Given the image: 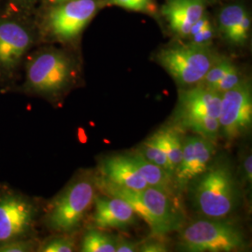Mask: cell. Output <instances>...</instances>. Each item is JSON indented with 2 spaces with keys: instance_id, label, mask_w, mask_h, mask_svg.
Returning <instances> with one entry per match:
<instances>
[{
  "instance_id": "cell-28",
  "label": "cell",
  "mask_w": 252,
  "mask_h": 252,
  "mask_svg": "<svg viewBox=\"0 0 252 252\" xmlns=\"http://www.w3.org/2000/svg\"><path fill=\"white\" fill-rule=\"evenodd\" d=\"M155 238H151L146 240L142 244L138 245L137 252H167V246L163 241L160 240L159 237L155 235Z\"/></svg>"
},
{
  "instance_id": "cell-26",
  "label": "cell",
  "mask_w": 252,
  "mask_h": 252,
  "mask_svg": "<svg viewBox=\"0 0 252 252\" xmlns=\"http://www.w3.org/2000/svg\"><path fill=\"white\" fill-rule=\"evenodd\" d=\"M108 4L124 9L148 12L153 9V0H108Z\"/></svg>"
},
{
  "instance_id": "cell-16",
  "label": "cell",
  "mask_w": 252,
  "mask_h": 252,
  "mask_svg": "<svg viewBox=\"0 0 252 252\" xmlns=\"http://www.w3.org/2000/svg\"><path fill=\"white\" fill-rule=\"evenodd\" d=\"M127 155L149 186L174 195V192L177 189L174 178L170 174L162 169V167L146 160L137 152H133Z\"/></svg>"
},
{
  "instance_id": "cell-9",
  "label": "cell",
  "mask_w": 252,
  "mask_h": 252,
  "mask_svg": "<svg viewBox=\"0 0 252 252\" xmlns=\"http://www.w3.org/2000/svg\"><path fill=\"white\" fill-rule=\"evenodd\" d=\"M136 194L144 207L145 221L153 235L162 236L183 227L184 215L174 201V195L151 186L136 190Z\"/></svg>"
},
{
  "instance_id": "cell-12",
  "label": "cell",
  "mask_w": 252,
  "mask_h": 252,
  "mask_svg": "<svg viewBox=\"0 0 252 252\" xmlns=\"http://www.w3.org/2000/svg\"><path fill=\"white\" fill-rule=\"evenodd\" d=\"M92 216L94 227L98 229L127 230L135 225L138 216L125 200L108 194L95 195Z\"/></svg>"
},
{
  "instance_id": "cell-2",
  "label": "cell",
  "mask_w": 252,
  "mask_h": 252,
  "mask_svg": "<svg viewBox=\"0 0 252 252\" xmlns=\"http://www.w3.org/2000/svg\"><path fill=\"white\" fill-rule=\"evenodd\" d=\"M95 175L78 172L54 198L46 202L40 226L51 234H79L96 195Z\"/></svg>"
},
{
  "instance_id": "cell-1",
  "label": "cell",
  "mask_w": 252,
  "mask_h": 252,
  "mask_svg": "<svg viewBox=\"0 0 252 252\" xmlns=\"http://www.w3.org/2000/svg\"><path fill=\"white\" fill-rule=\"evenodd\" d=\"M77 78L78 64L70 54L54 48L42 49L27 59L26 81L20 91L56 106L75 86Z\"/></svg>"
},
{
  "instance_id": "cell-31",
  "label": "cell",
  "mask_w": 252,
  "mask_h": 252,
  "mask_svg": "<svg viewBox=\"0 0 252 252\" xmlns=\"http://www.w3.org/2000/svg\"><path fill=\"white\" fill-rule=\"evenodd\" d=\"M54 1H56V2H65V1H68V0H54Z\"/></svg>"
},
{
  "instance_id": "cell-6",
  "label": "cell",
  "mask_w": 252,
  "mask_h": 252,
  "mask_svg": "<svg viewBox=\"0 0 252 252\" xmlns=\"http://www.w3.org/2000/svg\"><path fill=\"white\" fill-rule=\"evenodd\" d=\"M156 59L180 86L189 88L202 82L219 57L209 47L189 43L163 48Z\"/></svg>"
},
{
  "instance_id": "cell-17",
  "label": "cell",
  "mask_w": 252,
  "mask_h": 252,
  "mask_svg": "<svg viewBox=\"0 0 252 252\" xmlns=\"http://www.w3.org/2000/svg\"><path fill=\"white\" fill-rule=\"evenodd\" d=\"M180 130H189L195 135L203 136L215 142L220 133L219 119L210 116H190L174 120Z\"/></svg>"
},
{
  "instance_id": "cell-8",
  "label": "cell",
  "mask_w": 252,
  "mask_h": 252,
  "mask_svg": "<svg viewBox=\"0 0 252 252\" xmlns=\"http://www.w3.org/2000/svg\"><path fill=\"white\" fill-rule=\"evenodd\" d=\"M101 0H68L52 9L47 18L51 35L61 41L75 39L102 7Z\"/></svg>"
},
{
  "instance_id": "cell-22",
  "label": "cell",
  "mask_w": 252,
  "mask_h": 252,
  "mask_svg": "<svg viewBox=\"0 0 252 252\" xmlns=\"http://www.w3.org/2000/svg\"><path fill=\"white\" fill-rule=\"evenodd\" d=\"M247 10L243 6L238 4L228 5L221 9L219 15V24L221 34L231 42L234 32L241 21L243 20Z\"/></svg>"
},
{
  "instance_id": "cell-5",
  "label": "cell",
  "mask_w": 252,
  "mask_h": 252,
  "mask_svg": "<svg viewBox=\"0 0 252 252\" xmlns=\"http://www.w3.org/2000/svg\"><path fill=\"white\" fill-rule=\"evenodd\" d=\"M245 243L242 231L234 223L224 219L206 218L180 231L178 248L182 252H230L243 249Z\"/></svg>"
},
{
  "instance_id": "cell-20",
  "label": "cell",
  "mask_w": 252,
  "mask_h": 252,
  "mask_svg": "<svg viewBox=\"0 0 252 252\" xmlns=\"http://www.w3.org/2000/svg\"><path fill=\"white\" fill-rule=\"evenodd\" d=\"M157 133L174 172H176L182 157L183 137L181 130L178 128H165Z\"/></svg>"
},
{
  "instance_id": "cell-19",
  "label": "cell",
  "mask_w": 252,
  "mask_h": 252,
  "mask_svg": "<svg viewBox=\"0 0 252 252\" xmlns=\"http://www.w3.org/2000/svg\"><path fill=\"white\" fill-rule=\"evenodd\" d=\"M136 152L140 153L149 162H153L154 164L162 167V169H164L174 178L175 172L168 160L166 153L162 148L157 132L151 137H149L147 140H145L140 146V148L136 150Z\"/></svg>"
},
{
  "instance_id": "cell-27",
  "label": "cell",
  "mask_w": 252,
  "mask_h": 252,
  "mask_svg": "<svg viewBox=\"0 0 252 252\" xmlns=\"http://www.w3.org/2000/svg\"><path fill=\"white\" fill-rule=\"evenodd\" d=\"M214 36H215V31L212 26L210 25L209 27L200 30L196 34L189 36V38L190 39L191 44L210 47Z\"/></svg>"
},
{
  "instance_id": "cell-24",
  "label": "cell",
  "mask_w": 252,
  "mask_h": 252,
  "mask_svg": "<svg viewBox=\"0 0 252 252\" xmlns=\"http://www.w3.org/2000/svg\"><path fill=\"white\" fill-rule=\"evenodd\" d=\"M39 240V236L16 239L0 245V252H36Z\"/></svg>"
},
{
  "instance_id": "cell-14",
  "label": "cell",
  "mask_w": 252,
  "mask_h": 252,
  "mask_svg": "<svg viewBox=\"0 0 252 252\" xmlns=\"http://www.w3.org/2000/svg\"><path fill=\"white\" fill-rule=\"evenodd\" d=\"M99 178L109 183L127 189H144L149 187L128 155H115L100 162Z\"/></svg>"
},
{
  "instance_id": "cell-32",
  "label": "cell",
  "mask_w": 252,
  "mask_h": 252,
  "mask_svg": "<svg viewBox=\"0 0 252 252\" xmlns=\"http://www.w3.org/2000/svg\"><path fill=\"white\" fill-rule=\"evenodd\" d=\"M16 1H21V2H26V1H29V0H16Z\"/></svg>"
},
{
  "instance_id": "cell-21",
  "label": "cell",
  "mask_w": 252,
  "mask_h": 252,
  "mask_svg": "<svg viewBox=\"0 0 252 252\" xmlns=\"http://www.w3.org/2000/svg\"><path fill=\"white\" fill-rule=\"evenodd\" d=\"M78 234H52L40 238L36 252H72L78 250Z\"/></svg>"
},
{
  "instance_id": "cell-4",
  "label": "cell",
  "mask_w": 252,
  "mask_h": 252,
  "mask_svg": "<svg viewBox=\"0 0 252 252\" xmlns=\"http://www.w3.org/2000/svg\"><path fill=\"white\" fill-rule=\"evenodd\" d=\"M43 202L7 183H0V245L37 237Z\"/></svg>"
},
{
  "instance_id": "cell-29",
  "label": "cell",
  "mask_w": 252,
  "mask_h": 252,
  "mask_svg": "<svg viewBox=\"0 0 252 252\" xmlns=\"http://www.w3.org/2000/svg\"><path fill=\"white\" fill-rule=\"evenodd\" d=\"M138 245L139 244L135 243L125 237H118L116 238V252H137Z\"/></svg>"
},
{
  "instance_id": "cell-18",
  "label": "cell",
  "mask_w": 252,
  "mask_h": 252,
  "mask_svg": "<svg viewBox=\"0 0 252 252\" xmlns=\"http://www.w3.org/2000/svg\"><path fill=\"white\" fill-rule=\"evenodd\" d=\"M78 251L82 252H116V237L98 228H88L79 239Z\"/></svg>"
},
{
  "instance_id": "cell-15",
  "label": "cell",
  "mask_w": 252,
  "mask_h": 252,
  "mask_svg": "<svg viewBox=\"0 0 252 252\" xmlns=\"http://www.w3.org/2000/svg\"><path fill=\"white\" fill-rule=\"evenodd\" d=\"M205 9L203 0H168L162 7V14L173 32L188 37L192 24L205 15Z\"/></svg>"
},
{
  "instance_id": "cell-3",
  "label": "cell",
  "mask_w": 252,
  "mask_h": 252,
  "mask_svg": "<svg viewBox=\"0 0 252 252\" xmlns=\"http://www.w3.org/2000/svg\"><path fill=\"white\" fill-rule=\"evenodd\" d=\"M193 180L190 201L202 216L226 219L238 206L239 190L234 173L228 164L217 162L209 165Z\"/></svg>"
},
{
  "instance_id": "cell-7",
  "label": "cell",
  "mask_w": 252,
  "mask_h": 252,
  "mask_svg": "<svg viewBox=\"0 0 252 252\" xmlns=\"http://www.w3.org/2000/svg\"><path fill=\"white\" fill-rule=\"evenodd\" d=\"M219 123L220 133L228 141H234L251 130L252 90L249 80L221 94Z\"/></svg>"
},
{
  "instance_id": "cell-11",
  "label": "cell",
  "mask_w": 252,
  "mask_h": 252,
  "mask_svg": "<svg viewBox=\"0 0 252 252\" xmlns=\"http://www.w3.org/2000/svg\"><path fill=\"white\" fill-rule=\"evenodd\" d=\"M215 152V142L203 136L189 135L184 138L181 161L174 174L176 189H185L189 182L206 171Z\"/></svg>"
},
{
  "instance_id": "cell-25",
  "label": "cell",
  "mask_w": 252,
  "mask_h": 252,
  "mask_svg": "<svg viewBox=\"0 0 252 252\" xmlns=\"http://www.w3.org/2000/svg\"><path fill=\"white\" fill-rule=\"evenodd\" d=\"M243 81L241 73L239 69L234 65L230 71L226 74L225 76L220 80V81L216 85L214 90L217 93L223 94L228 90L233 89L237 84H239L241 81Z\"/></svg>"
},
{
  "instance_id": "cell-10",
  "label": "cell",
  "mask_w": 252,
  "mask_h": 252,
  "mask_svg": "<svg viewBox=\"0 0 252 252\" xmlns=\"http://www.w3.org/2000/svg\"><path fill=\"white\" fill-rule=\"evenodd\" d=\"M34 44L30 31L15 22L0 23V78L11 79Z\"/></svg>"
},
{
  "instance_id": "cell-13",
  "label": "cell",
  "mask_w": 252,
  "mask_h": 252,
  "mask_svg": "<svg viewBox=\"0 0 252 252\" xmlns=\"http://www.w3.org/2000/svg\"><path fill=\"white\" fill-rule=\"evenodd\" d=\"M221 94L198 84L179 93V103L174 120L190 116H210L219 119Z\"/></svg>"
},
{
  "instance_id": "cell-23",
  "label": "cell",
  "mask_w": 252,
  "mask_h": 252,
  "mask_svg": "<svg viewBox=\"0 0 252 252\" xmlns=\"http://www.w3.org/2000/svg\"><path fill=\"white\" fill-rule=\"evenodd\" d=\"M234 64L228 58H219L210 69L207 71L205 78L203 79L201 85L207 87L208 89L214 90L217 84L225 76Z\"/></svg>"
},
{
  "instance_id": "cell-30",
  "label": "cell",
  "mask_w": 252,
  "mask_h": 252,
  "mask_svg": "<svg viewBox=\"0 0 252 252\" xmlns=\"http://www.w3.org/2000/svg\"><path fill=\"white\" fill-rule=\"evenodd\" d=\"M252 155H248L244 161V173H245V179L247 182L252 183Z\"/></svg>"
}]
</instances>
